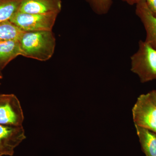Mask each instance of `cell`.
<instances>
[{
	"label": "cell",
	"instance_id": "4",
	"mask_svg": "<svg viewBox=\"0 0 156 156\" xmlns=\"http://www.w3.org/2000/svg\"><path fill=\"white\" fill-rule=\"evenodd\" d=\"M132 113L135 125L156 133V106L149 93L137 98Z\"/></svg>",
	"mask_w": 156,
	"mask_h": 156
},
{
	"label": "cell",
	"instance_id": "13",
	"mask_svg": "<svg viewBox=\"0 0 156 156\" xmlns=\"http://www.w3.org/2000/svg\"><path fill=\"white\" fill-rule=\"evenodd\" d=\"M89 4L96 14L104 15L107 14L111 8L112 0H85Z\"/></svg>",
	"mask_w": 156,
	"mask_h": 156
},
{
	"label": "cell",
	"instance_id": "15",
	"mask_svg": "<svg viewBox=\"0 0 156 156\" xmlns=\"http://www.w3.org/2000/svg\"><path fill=\"white\" fill-rule=\"evenodd\" d=\"M148 93L151 99H152L156 106V90H153Z\"/></svg>",
	"mask_w": 156,
	"mask_h": 156
},
{
	"label": "cell",
	"instance_id": "14",
	"mask_svg": "<svg viewBox=\"0 0 156 156\" xmlns=\"http://www.w3.org/2000/svg\"><path fill=\"white\" fill-rule=\"evenodd\" d=\"M147 6L154 15L156 16V0H145Z\"/></svg>",
	"mask_w": 156,
	"mask_h": 156
},
{
	"label": "cell",
	"instance_id": "11",
	"mask_svg": "<svg viewBox=\"0 0 156 156\" xmlns=\"http://www.w3.org/2000/svg\"><path fill=\"white\" fill-rule=\"evenodd\" d=\"M23 32L10 20L0 23V42L19 40Z\"/></svg>",
	"mask_w": 156,
	"mask_h": 156
},
{
	"label": "cell",
	"instance_id": "7",
	"mask_svg": "<svg viewBox=\"0 0 156 156\" xmlns=\"http://www.w3.org/2000/svg\"><path fill=\"white\" fill-rule=\"evenodd\" d=\"M62 3V0H21L18 11L28 14H58Z\"/></svg>",
	"mask_w": 156,
	"mask_h": 156
},
{
	"label": "cell",
	"instance_id": "17",
	"mask_svg": "<svg viewBox=\"0 0 156 156\" xmlns=\"http://www.w3.org/2000/svg\"><path fill=\"white\" fill-rule=\"evenodd\" d=\"M3 78V75L2 73V71L0 70V80Z\"/></svg>",
	"mask_w": 156,
	"mask_h": 156
},
{
	"label": "cell",
	"instance_id": "9",
	"mask_svg": "<svg viewBox=\"0 0 156 156\" xmlns=\"http://www.w3.org/2000/svg\"><path fill=\"white\" fill-rule=\"evenodd\" d=\"M18 56H20L19 40L0 42V70Z\"/></svg>",
	"mask_w": 156,
	"mask_h": 156
},
{
	"label": "cell",
	"instance_id": "10",
	"mask_svg": "<svg viewBox=\"0 0 156 156\" xmlns=\"http://www.w3.org/2000/svg\"><path fill=\"white\" fill-rule=\"evenodd\" d=\"M135 127L146 156H156V133L136 125Z\"/></svg>",
	"mask_w": 156,
	"mask_h": 156
},
{
	"label": "cell",
	"instance_id": "8",
	"mask_svg": "<svg viewBox=\"0 0 156 156\" xmlns=\"http://www.w3.org/2000/svg\"><path fill=\"white\" fill-rule=\"evenodd\" d=\"M136 5V14L146 32L145 41L156 49V16L148 8L145 0H139Z\"/></svg>",
	"mask_w": 156,
	"mask_h": 156
},
{
	"label": "cell",
	"instance_id": "1",
	"mask_svg": "<svg viewBox=\"0 0 156 156\" xmlns=\"http://www.w3.org/2000/svg\"><path fill=\"white\" fill-rule=\"evenodd\" d=\"M19 42L20 56L41 61L51 58L56 47L52 31L23 32Z\"/></svg>",
	"mask_w": 156,
	"mask_h": 156
},
{
	"label": "cell",
	"instance_id": "3",
	"mask_svg": "<svg viewBox=\"0 0 156 156\" xmlns=\"http://www.w3.org/2000/svg\"><path fill=\"white\" fill-rule=\"evenodd\" d=\"M58 14H28L17 11L10 21L23 32L52 31Z\"/></svg>",
	"mask_w": 156,
	"mask_h": 156
},
{
	"label": "cell",
	"instance_id": "12",
	"mask_svg": "<svg viewBox=\"0 0 156 156\" xmlns=\"http://www.w3.org/2000/svg\"><path fill=\"white\" fill-rule=\"evenodd\" d=\"M21 0H0V23L9 21L19 9Z\"/></svg>",
	"mask_w": 156,
	"mask_h": 156
},
{
	"label": "cell",
	"instance_id": "16",
	"mask_svg": "<svg viewBox=\"0 0 156 156\" xmlns=\"http://www.w3.org/2000/svg\"><path fill=\"white\" fill-rule=\"evenodd\" d=\"M130 5H136L139 0H122Z\"/></svg>",
	"mask_w": 156,
	"mask_h": 156
},
{
	"label": "cell",
	"instance_id": "6",
	"mask_svg": "<svg viewBox=\"0 0 156 156\" xmlns=\"http://www.w3.org/2000/svg\"><path fill=\"white\" fill-rule=\"evenodd\" d=\"M22 126L0 125V156H12L14 150L25 139Z\"/></svg>",
	"mask_w": 156,
	"mask_h": 156
},
{
	"label": "cell",
	"instance_id": "5",
	"mask_svg": "<svg viewBox=\"0 0 156 156\" xmlns=\"http://www.w3.org/2000/svg\"><path fill=\"white\" fill-rule=\"evenodd\" d=\"M24 115L21 105L14 94H0V125L22 126Z\"/></svg>",
	"mask_w": 156,
	"mask_h": 156
},
{
	"label": "cell",
	"instance_id": "2",
	"mask_svg": "<svg viewBox=\"0 0 156 156\" xmlns=\"http://www.w3.org/2000/svg\"><path fill=\"white\" fill-rule=\"evenodd\" d=\"M131 60V71L138 76L141 83L156 80V49L148 43L140 41L138 50Z\"/></svg>",
	"mask_w": 156,
	"mask_h": 156
}]
</instances>
